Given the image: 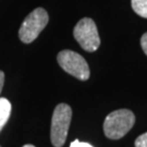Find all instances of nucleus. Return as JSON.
<instances>
[{
  "label": "nucleus",
  "mask_w": 147,
  "mask_h": 147,
  "mask_svg": "<svg viewBox=\"0 0 147 147\" xmlns=\"http://www.w3.org/2000/svg\"><path fill=\"white\" fill-rule=\"evenodd\" d=\"M0 147H1V146H0Z\"/></svg>",
  "instance_id": "ddd939ff"
},
{
  "label": "nucleus",
  "mask_w": 147,
  "mask_h": 147,
  "mask_svg": "<svg viewBox=\"0 0 147 147\" xmlns=\"http://www.w3.org/2000/svg\"><path fill=\"white\" fill-rule=\"evenodd\" d=\"M11 109H12V107H11L10 101L7 98L0 97V131L3 129V126L9 120Z\"/></svg>",
  "instance_id": "423d86ee"
},
{
  "label": "nucleus",
  "mask_w": 147,
  "mask_h": 147,
  "mask_svg": "<svg viewBox=\"0 0 147 147\" xmlns=\"http://www.w3.org/2000/svg\"><path fill=\"white\" fill-rule=\"evenodd\" d=\"M131 5L137 16L147 19V0H131Z\"/></svg>",
  "instance_id": "0eeeda50"
},
{
  "label": "nucleus",
  "mask_w": 147,
  "mask_h": 147,
  "mask_svg": "<svg viewBox=\"0 0 147 147\" xmlns=\"http://www.w3.org/2000/svg\"><path fill=\"white\" fill-rule=\"evenodd\" d=\"M3 84H5V73L2 71H0V94L3 88Z\"/></svg>",
  "instance_id": "9b49d317"
},
{
  "label": "nucleus",
  "mask_w": 147,
  "mask_h": 147,
  "mask_svg": "<svg viewBox=\"0 0 147 147\" xmlns=\"http://www.w3.org/2000/svg\"><path fill=\"white\" fill-rule=\"evenodd\" d=\"M49 22L47 11L42 8H37L25 18L23 21L20 31L19 37L24 44H30L36 39L42 31L46 27Z\"/></svg>",
  "instance_id": "7ed1b4c3"
},
{
  "label": "nucleus",
  "mask_w": 147,
  "mask_h": 147,
  "mask_svg": "<svg viewBox=\"0 0 147 147\" xmlns=\"http://www.w3.org/2000/svg\"><path fill=\"white\" fill-rule=\"evenodd\" d=\"M135 123V116L129 109L110 112L104 121L105 135L110 140H119L131 130Z\"/></svg>",
  "instance_id": "f257e3e1"
},
{
  "label": "nucleus",
  "mask_w": 147,
  "mask_h": 147,
  "mask_svg": "<svg viewBox=\"0 0 147 147\" xmlns=\"http://www.w3.org/2000/svg\"><path fill=\"white\" fill-rule=\"evenodd\" d=\"M141 46H142L143 51L147 56V33L143 34L142 38H141Z\"/></svg>",
  "instance_id": "9d476101"
},
{
  "label": "nucleus",
  "mask_w": 147,
  "mask_h": 147,
  "mask_svg": "<svg viewBox=\"0 0 147 147\" xmlns=\"http://www.w3.org/2000/svg\"><path fill=\"white\" fill-rule=\"evenodd\" d=\"M70 147H93L90 144L88 143H84V142H81L79 140H75L73 142L70 144Z\"/></svg>",
  "instance_id": "1a4fd4ad"
},
{
  "label": "nucleus",
  "mask_w": 147,
  "mask_h": 147,
  "mask_svg": "<svg viewBox=\"0 0 147 147\" xmlns=\"http://www.w3.org/2000/svg\"><path fill=\"white\" fill-rule=\"evenodd\" d=\"M23 147H35L34 145H31V144H26V145H24Z\"/></svg>",
  "instance_id": "f8f14e48"
},
{
  "label": "nucleus",
  "mask_w": 147,
  "mask_h": 147,
  "mask_svg": "<svg viewBox=\"0 0 147 147\" xmlns=\"http://www.w3.org/2000/svg\"><path fill=\"white\" fill-rule=\"evenodd\" d=\"M72 118V109L67 104H59L55 108L51 118L50 140L55 147H62L67 141L69 126Z\"/></svg>",
  "instance_id": "f03ea898"
},
{
  "label": "nucleus",
  "mask_w": 147,
  "mask_h": 147,
  "mask_svg": "<svg viewBox=\"0 0 147 147\" xmlns=\"http://www.w3.org/2000/svg\"><path fill=\"white\" fill-rule=\"evenodd\" d=\"M135 147H147V132L135 140Z\"/></svg>",
  "instance_id": "6e6552de"
},
{
  "label": "nucleus",
  "mask_w": 147,
  "mask_h": 147,
  "mask_svg": "<svg viewBox=\"0 0 147 147\" xmlns=\"http://www.w3.org/2000/svg\"><path fill=\"white\" fill-rule=\"evenodd\" d=\"M73 35L80 46L87 53H94L100 46V37L95 22L84 18L80 20L74 26Z\"/></svg>",
  "instance_id": "20e7f679"
},
{
  "label": "nucleus",
  "mask_w": 147,
  "mask_h": 147,
  "mask_svg": "<svg viewBox=\"0 0 147 147\" xmlns=\"http://www.w3.org/2000/svg\"><path fill=\"white\" fill-rule=\"evenodd\" d=\"M59 65L72 76L80 81H86L89 79L90 71L86 60L81 55L72 50H62L57 56Z\"/></svg>",
  "instance_id": "39448f33"
}]
</instances>
